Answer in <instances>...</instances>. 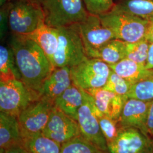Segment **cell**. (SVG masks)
I'll return each mask as SVG.
<instances>
[{"label": "cell", "mask_w": 153, "mask_h": 153, "mask_svg": "<svg viewBox=\"0 0 153 153\" xmlns=\"http://www.w3.org/2000/svg\"><path fill=\"white\" fill-rule=\"evenodd\" d=\"M9 45L14 54L21 81L39 94L55 67L38 44L27 35L11 33Z\"/></svg>", "instance_id": "6da1fadb"}, {"label": "cell", "mask_w": 153, "mask_h": 153, "mask_svg": "<svg viewBox=\"0 0 153 153\" xmlns=\"http://www.w3.org/2000/svg\"><path fill=\"white\" fill-rule=\"evenodd\" d=\"M105 27L108 28L116 39L126 43H133L145 38L150 22L115 8L99 16Z\"/></svg>", "instance_id": "7a4b0ae2"}, {"label": "cell", "mask_w": 153, "mask_h": 153, "mask_svg": "<svg viewBox=\"0 0 153 153\" xmlns=\"http://www.w3.org/2000/svg\"><path fill=\"white\" fill-rule=\"evenodd\" d=\"M56 28L59 44L52 63L55 68H71L88 59L78 23Z\"/></svg>", "instance_id": "3957f363"}, {"label": "cell", "mask_w": 153, "mask_h": 153, "mask_svg": "<svg viewBox=\"0 0 153 153\" xmlns=\"http://www.w3.org/2000/svg\"><path fill=\"white\" fill-rule=\"evenodd\" d=\"M44 23L60 28L79 23L89 14L83 0H44Z\"/></svg>", "instance_id": "277c9868"}, {"label": "cell", "mask_w": 153, "mask_h": 153, "mask_svg": "<svg viewBox=\"0 0 153 153\" xmlns=\"http://www.w3.org/2000/svg\"><path fill=\"white\" fill-rule=\"evenodd\" d=\"M9 30L12 34L28 35L44 23L42 6L32 0H10Z\"/></svg>", "instance_id": "5b68a950"}, {"label": "cell", "mask_w": 153, "mask_h": 153, "mask_svg": "<svg viewBox=\"0 0 153 153\" xmlns=\"http://www.w3.org/2000/svg\"><path fill=\"white\" fill-rule=\"evenodd\" d=\"M40 98L21 80L0 81V111L17 117L28 105Z\"/></svg>", "instance_id": "8992f818"}, {"label": "cell", "mask_w": 153, "mask_h": 153, "mask_svg": "<svg viewBox=\"0 0 153 153\" xmlns=\"http://www.w3.org/2000/svg\"><path fill=\"white\" fill-rule=\"evenodd\" d=\"M111 71L108 64L96 58H88L71 68L73 83L85 91L103 88Z\"/></svg>", "instance_id": "52a82bcc"}, {"label": "cell", "mask_w": 153, "mask_h": 153, "mask_svg": "<svg viewBox=\"0 0 153 153\" xmlns=\"http://www.w3.org/2000/svg\"><path fill=\"white\" fill-rule=\"evenodd\" d=\"M83 94V102L78 110L77 119L81 134L103 152L108 153L107 144L99 123L98 117L102 115L97 108L92 97L84 90Z\"/></svg>", "instance_id": "ba28073f"}, {"label": "cell", "mask_w": 153, "mask_h": 153, "mask_svg": "<svg viewBox=\"0 0 153 153\" xmlns=\"http://www.w3.org/2000/svg\"><path fill=\"white\" fill-rule=\"evenodd\" d=\"M54 107L52 102L40 97L18 116L22 139L42 133Z\"/></svg>", "instance_id": "9c48e42d"}, {"label": "cell", "mask_w": 153, "mask_h": 153, "mask_svg": "<svg viewBox=\"0 0 153 153\" xmlns=\"http://www.w3.org/2000/svg\"><path fill=\"white\" fill-rule=\"evenodd\" d=\"M82 42L88 58H95L99 49L112 39L113 32L103 25L100 16L90 14L86 19L78 23Z\"/></svg>", "instance_id": "30bf717a"}, {"label": "cell", "mask_w": 153, "mask_h": 153, "mask_svg": "<svg viewBox=\"0 0 153 153\" xmlns=\"http://www.w3.org/2000/svg\"><path fill=\"white\" fill-rule=\"evenodd\" d=\"M107 147L108 153H152L153 138L135 128H120Z\"/></svg>", "instance_id": "8fae6325"}, {"label": "cell", "mask_w": 153, "mask_h": 153, "mask_svg": "<svg viewBox=\"0 0 153 153\" xmlns=\"http://www.w3.org/2000/svg\"><path fill=\"white\" fill-rule=\"evenodd\" d=\"M42 133L61 145L81 135L77 121L55 106Z\"/></svg>", "instance_id": "7c38bea8"}, {"label": "cell", "mask_w": 153, "mask_h": 153, "mask_svg": "<svg viewBox=\"0 0 153 153\" xmlns=\"http://www.w3.org/2000/svg\"><path fill=\"white\" fill-rule=\"evenodd\" d=\"M151 102L128 98L118 120L119 126L120 128H135L148 134L146 121Z\"/></svg>", "instance_id": "4fadbf2b"}, {"label": "cell", "mask_w": 153, "mask_h": 153, "mask_svg": "<svg viewBox=\"0 0 153 153\" xmlns=\"http://www.w3.org/2000/svg\"><path fill=\"white\" fill-rule=\"evenodd\" d=\"M86 91L92 97L94 103L102 115L118 121L128 97L117 95L103 88L90 89Z\"/></svg>", "instance_id": "5bb4252c"}, {"label": "cell", "mask_w": 153, "mask_h": 153, "mask_svg": "<svg viewBox=\"0 0 153 153\" xmlns=\"http://www.w3.org/2000/svg\"><path fill=\"white\" fill-rule=\"evenodd\" d=\"M72 84L70 67L55 68L45 80L39 95L40 97L47 99L53 103L56 98Z\"/></svg>", "instance_id": "9a60e30c"}, {"label": "cell", "mask_w": 153, "mask_h": 153, "mask_svg": "<svg viewBox=\"0 0 153 153\" xmlns=\"http://www.w3.org/2000/svg\"><path fill=\"white\" fill-rule=\"evenodd\" d=\"M23 139L18 117L0 112V148L6 150L22 145Z\"/></svg>", "instance_id": "2e32d148"}, {"label": "cell", "mask_w": 153, "mask_h": 153, "mask_svg": "<svg viewBox=\"0 0 153 153\" xmlns=\"http://www.w3.org/2000/svg\"><path fill=\"white\" fill-rule=\"evenodd\" d=\"M84 100L83 90L73 83L70 87L56 98L54 106L77 121L78 110Z\"/></svg>", "instance_id": "e0dca14e"}, {"label": "cell", "mask_w": 153, "mask_h": 153, "mask_svg": "<svg viewBox=\"0 0 153 153\" xmlns=\"http://www.w3.org/2000/svg\"><path fill=\"white\" fill-rule=\"evenodd\" d=\"M109 65L117 74L131 82L133 85L153 77V69H147L145 65L137 63L126 58L116 64Z\"/></svg>", "instance_id": "ac0fdd59"}, {"label": "cell", "mask_w": 153, "mask_h": 153, "mask_svg": "<svg viewBox=\"0 0 153 153\" xmlns=\"http://www.w3.org/2000/svg\"><path fill=\"white\" fill-rule=\"evenodd\" d=\"M27 36L38 44L52 64L59 44L57 28L48 26L44 23L34 32Z\"/></svg>", "instance_id": "d6986e66"}, {"label": "cell", "mask_w": 153, "mask_h": 153, "mask_svg": "<svg viewBox=\"0 0 153 153\" xmlns=\"http://www.w3.org/2000/svg\"><path fill=\"white\" fill-rule=\"evenodd\" d=\"M113 7L153 22V0H115Z\"/></svg>", "instance_id": "ffe728a7"}, {"label": "cell", "mask_w": 153, "mask_h": 153, "mask_svg": "<svg viewBox=\"0 0 153 153\" xmlns=\"http://www.w3.org/2000/svg\"><path fill=\"white\" fill-rule=\"evenodd\" d=\"M21 76L16 64L13 51L9 45L0 47V81L21 80Z\"/></svg>", "instance_id": "44dd1931"}, {"label": "cell", "mask_w": 153, "mask_h": 153, "mask_svg": "<svg viewBox=\"0 0 153 153\" xmlns=\"http://www.w3.org/2000/svg\"><path fill=\"white\" fill-rule=\"evenodd\" d=\"M23 145L31 153H61V145L42 133L23 138Z\"/></svg>", "instance_id": "7402d4cb"}, {"label": "cell", "mask_w": 153, "mask_h": 153, "mask_svg": "<svg viewBox=\"0 0 153 153\" xmlns=\"http://www.w3.org/2000/svg\"><path fill=\"white\" fill-rule=\"evenodd\" d=\"M126 43L114 39L105 44L97 52L95 58L108 65L115 64L126 58Z\"/></svg>", "instance_id": "603a6c76"}, {"label": "cell", "mask_w": 153, "mask_h": 153, "mask_svg": "<svg viewBox=\"0 0 153 153\" xmlns=\"http://www.w3.org/2000/svg\"><path fill=\"white\" fill-rule=\"evenodd\" d=\"M61 153H105L79 135L61 145Z\"/></svg>", "instance_id": "cb8c5ba5"}, {"label": "cell", "mask_w": 153, "mask_h": 153, "mask_svg": "<svg viewBox=\"0 0 153 153\" xmlns=\"http://www.w3.org/2000/svg\"><path fill=\"white\" fill-rule=\"evenodd\" d=\"M150 43L145 38L133 43H126V58L146 65Z\"/></svg>", "instance_id": "d4e9b609"}, {"label": "cell", "mask_w": 153, "mask_h": 153, "mask_svg": "<svg viewBox=\"0 0 153 153\" xmlns=\"http://www.w3.org/2000/svg\"><path fill=\"white\" fill-rule=\"evenodd\" d=\"M127 97L146 102L153 100V77L133 84Z\"/></svg>", "instance_id": "484cf974"}, {"label": "cell", "mask_w": 153, "mask_h": 153, "mask_svg": "<svg viewBox=\"0 0 153 153\" xmlns=\"http://www.w3.org/2000/svg\"><path fill=\"white\" fill-rule=\"evenodd\" d=\"M133 84L126 79L119 76L112 70L108 79L103 88L117 95L127 97Z\"/></svg>", "instance_id": "4316f807"}, {"label": "cell", "mask_w": 153, "mask_h": 153, "mask_svg": "<svg viewBox=\"0 0 153 153\" xmlns=\"http://www.w3.org/2000/svg\"><path fill=\"white\" fill-rule=\"evenodd\" d=\"M98 120L101 131L108 146L115 140L120 127L117 121L105 115L98 117Z\"/></svg>", "instance_id": "83f0119b"}, {"label": "cell", "mask_w": 153, "mask_h": 153, "mask_svg": "<svg viewBox=\"0 0 153 153\" xmlns=\"http://www.w3.org/2000/svg\"><path fill=\"white\" fill-rule=\"evenodd\" d=\"M88 13L100 16L111 10L115 0H83Z\"/></svg>", "instance_id": "f1b7e54d"}, {"label": "cell", "mask_w": 153, "mask_h": 153, "mask_svg": "<svg viewBox=\"0 0 153 153\" xmlns=\"http://www.w3.org/2000/svg\"><path fill=\"white\" fill-rule=\"evenodd\" d=\"M9 2L1 6L0 12V25H1V39H4L6 33L9 28Z\"/></svg>", "instance_id": "f546056e"}, {"label": "cell", "mask_w": 153, "mask_h": 153, "mask_svg": "<svg viewBox=\"0 0 153 153\" xmlns=\"http://www.w3.org/2000/svg\"><path fill=\"white\" fill-rule=\"evenodd\" d=\"M146 128L148 134L153 138V100L151 102L148 111Z\"/></svg>", "instance_id": "4dcf8cb0"}, {"label": "cell", "mask_w": 153, "mask_h": 153, "mask_svg": "<svg viewBox=\"0 0 153 153\" xmlns=\"http://www.w3.org/2000/svg\"><path fill=\"white\" fill-rule=\"evenodd\" d=\"M6 153H30L23 144L13 146L6 150Z\"/></svg>", "instance_id": "1f68e13d"}, {"label": "cell", "mask_w": 153, "mask_h": 153, "mask_svg": "<svg viewBox=\"0 0 153 153\" xmlns=\"http://www.w3.org/2000/svg\"><path fill=\"white\" fill-rule=\"evenodd\" d=\"M145 67L149 69H153V44L150 45L148 60Z\"/></svg>", "instance_id": "d6a6232c"}, {"label": "cell", "mask_w": 153, "mask_h": 153, "mask_svg": "<svg viewBox=\"0 0 153 153\" xmlns=\"http://www.w3.org/2000/svg\"><path fill=\"white\" fill-rule=\"evenodd\" d=\"M145 38L150 44H153V22H150L148 26Z\"/></svg>", "instance_id": "836d02e7"}, {"label": "cell", "mask_w": 153, "mask_h": 153, "mask_svg": "<svg viewBox=\"0 0 153 153\" xmlns=\"http://www.w3.org/2000/svg\"><path fill=\"white\" fill-rule=\"evenodd\" d=\"M34 2L38 4L39 5L42 6V4L43 3L44 0H32Z\"/></svg>", "instance_id": "e575fe53"}, {"label": "cell", "mask_w": 153, "mask_h": 153, "mask_svg": "<svg viewBox=\"0 0 153 153\" xmlns=\"http://www.w3.org/2000/svg\"><path fill=\"white\" fill-rule=\"evenodd\" d=\"M10 0H0V5L1 6L4 5L7 3Z\"/></svg>", "instance_id": "d590c367"}, {"label": "cell", "mask_w": 153, "mask_h": 153, "mask_svg": "<svg viewBox=\"0 0 153 153\" xmlns=\"http://www.w3.org/2000/svg\"><path fill=\"white\" fill-rule=\"evenodd\" d=\"M6 150L5 149L1 148L0 153H6Z\"/></svg>", "instance_id": "8d00e7d4"}, {"label": "cell", "mask_w": 153, "mask_h": 153, "mask_svg": "<svg viewBox=\"0 0 153 153\" xmlns=\"http://www.w3.org/2000/svg\"><path fill=\"white\" fill-rule=\"evenodd\" d=\"M152 153H153V152H152Z\"/></svg>", "instance_id": "74e56055"}]
</instances>
